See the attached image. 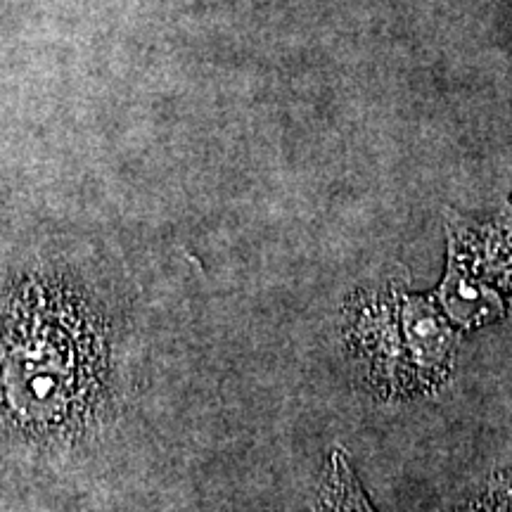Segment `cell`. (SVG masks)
Here are the masks:
<instances>
[{
    "label": "cell",
    "instance_id": "cell-1",
    "mask_svg": "<svg viewBox=\"0 0 512 512\" xmlns=\"http://www.w3.org/2000/svg\"><path fill=\"white\" fill-rule=\"evenodd\" d=\"M344 337L363 377L384 399H411L446 380L453 337L427 299L384 290L354 294L344 311Z\"/></svg>",
    "mask_w": 512,
    "mask_h": 512
},
{
    "label": "cell",
    "instance_id": "cell-2",
    "mask_svg": "<svg viewBox=\"0 0 512 512\" xmlns=\"http://www.w3.org/2000/svg\"><path fill=\"white\" fill-rule=\"evenodd\" d=\"M316 512H373L342 456L332 458L330 477L323 486Z\"/></svg>",
    "mask_w": 512,
    "mask_h": 512
}]
</instances>
